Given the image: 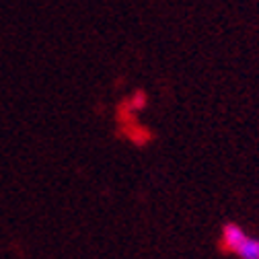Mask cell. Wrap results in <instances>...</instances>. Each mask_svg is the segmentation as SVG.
Instances as JSON below:
<instances>
[{"label": "cell", "mask_w": 259, "mask_h": 259, "mask_svg": "<svg viewBox=\"0 0 259 259\" xmlns=\"http://www.w3.org/2000/svg\"><path fill=\"white\" fill-rule=\"evenodd\" d=\"M249 235L245 233V229L237 222H226L222 226V233H220V245L224 247V251L229 253H237L239 247L245 243Z\"/></svg>", "instance_id": "obj_1"}, {"label": "cell", "mask_w": 259, "mask_h": 259, "mask_svg": "<svg viewBox=\"0 0 259 259\" xmlns=\"http://www.w3.org/2000/svg\"><path fill=\"white\" fill-rule=\"evenodd\" d=\"M239 259H259V239L255 237H247L245 243L239 247V251L235 253Z\"/></svg>", "instance_id": "obj_2"}, {"label": "cell", "mask_w": 259, "mask_h": 259, "mask_svg": "<svg viewBox=\"0 0 259 259\" xmlns=\"http://www.w3.org/2000/svg\"><path fill=\"white\" fill-rule=\"evenodd\" d=\"M132 105H134V109H142L144 105H146V95H142V93H136L134 97H132Z\"/></svg>", "instance_id": "obj_3"}]
</instances>
